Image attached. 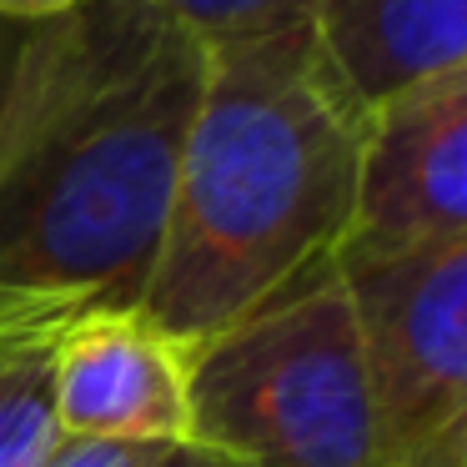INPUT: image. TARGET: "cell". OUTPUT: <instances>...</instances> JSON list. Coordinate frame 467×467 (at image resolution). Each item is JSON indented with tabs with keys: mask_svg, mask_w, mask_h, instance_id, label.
I'll return each mask as SVG.
<instances>
[{
	"mask_svg": "<svg viewBox=\"0 0 467 467\" xmlns=\"http://www.w3.org/2000/svg\"><path fill=\"white\" fill-rule=\"evenodd\" d=\"M202 71L146 0L36 21L0 116V332L141 306Z\"/></svg>",
	"mask_w": 467,
	"mask_h": 467,
	"instance_id": "6da1fadb",
	"label": "cell"
},
{
	"mask_svg": "<svg viewBox=\"0 0 467 467\" xmlns=\"http://www.w3.org/2000/svg\"><path fill=\"white\" fill-rule=\"evenodd\" d=\"M367 111L312 26L206 46L141 312L202 347L342 256Z\"/></svg>",
	"mask_w": 467,
	"mask_h": 467,
	"instance_id": "7a4b0ae2",
	"label": "cell"
},
{
	"mask_svg": "<svg viewBox=\"0 0 467 467\" xmlns=\"http://www.w3.org/2000/svg\"><path fill=\"white\" fill-rule=\"evenodd\" d=\"M192 442L246 467H382L337 262L192 347Z\"/></svg>",
	"mask_w": 467,
	"mask_h": 467,
	"instance_id": "3957f363",
	"label": "cell"
},
{
	"mask_svg": "<svg viewBox=\"0 0 467 467\" xmlns=\"http://www.w3.org/2000/svg\"><path fill=\"white\" fill-rule=\"evenodd\" d=\"M382 467H467V242L337 256Z\"/></svg>",
	"mask_w": 467,
	"mask_h": 467,
	"instance_id": "277c9868",
	"label": "cell"
},
{
	"mask_svg": "<svg viewBox=\"0 0 467 467\" xmlns=\"http://www.w3.org/2000/svg\"><path fill=\"white\" fill-rule=\"evenodd\" d=\"M437 242H467V71L367 111L342 256H392Z\"/></svg>",
	"mask_w": 467,
	"mask_h": 467,
	"instance_id": "5b68a950",
	"label": "cell"
},
{
	"mask_svg": "<svg viewBox=\"0 0 467 467\" xmlns=\"http://www.w3.org/2000/svg\"><path fill=\"white\" fill-rule=\"evenodd\" d=\"M56 422L76 442H186L192 347L161 332L141 306L71 322L56 342Z\"/></svg>",
	"mask_w": 467,
	"mask_h": 467,
	"instance_id": "8992f818",
	"label": "cell"
},
{
	"mask_svg": "<svg viewBox=\"0 0 467 467\" xmlns=\"http://www.w3.org/2000/svg\"><path fill=\"white\" fill-rule=\"evenodd\" d=\"M312 31L362 111L467 71V0H327Z\"/></svg>",
	"mask_w": 467,
	"mask_h": 467,
	"instance_id": "52a82bcc",
	"label": "cell"
},
{
	"mask_svg": "<svg viewBox=\"0 0 467 467\" xmlns=\"http://www.w3.org/2000/svg\"><path fill=\"white\" fill-rule=\"evenodd\" d=\"M66 327L0 332V467H46L66 442L56 422V342Z\"/></svg>",
	"mask_w": 467,
	"mask_h": 467,
	"instance_id": "ba28073f",
	"label": "cell"
},
{
	"mask_svg": "<svg viewBox=\"0 0 467 467\" xmlns=\"http://www.w3.org/2000/svg\"><path fill=\"white\" fill-rule=\"evenodd\" d=\"M146 5L171 16L202 46H222V41L286 31V26H312L327 0H146Z\"/></svg>",
	"mask_w": 467,
	"mask_h": 467,
	"instance_id": "9c48e42d",
	"label": "cell"
},
{
	"mask_svg": "<svg viewBox=\"0 0 467 467\" xmlns=\"http://www.w3.org/2000/svg\"><path fill=\"white\" fill-rule=\"evenodd\" d=\"M161 447H136V442H76L66 437L46 467H151Z\"/></svg>",
	"mask_w": 467,
	"mask_h": 467,
	"instance_id": "30bf717a",
	"label": "cell"
},
{
	"mask_svg": "<svg viewBox=\"0 0 467 467\" xmlns=\"http://www.w3.org/2000/svg\"><path fill=\"white\" fill-rule=\"evenodd\" d=\"M31 21H5L0 16V116L11 106V91H16V76H21V61H26V46H31Z\"/></svg>",
	"mask_w": 467,
	"mask_h": 467,
	"instance_id": "8fae6325",
	"label": "cell"
},
{
	"mask_svg": "<svg viewBox=\"0 0 467 467\" xmlns=\"http://www.w3.org/2000/svg\"><path fill=\"white\" fill-rule=\"evenodd\" d=\"M151 467H246V462H236L232 452H222V447H206V442H192V437H186V442L161 447Z\"/></svg>",
	"mask_w": 467,
	"mask_h": 467,
	"instance_id": "7c38bea8",
	"label": "cell"
},
{
	"mask_svg": "<svg viewBox=\"0 0 467 467\" xmlns=\"http://www.w3.org/2000/svg\"><path fill=\"white\" fill-rule=\"evenodd\" d=\"M86 0H0V16L5 21H56V16H71L81 11Z\"/></svg>",
	"mask_w": 467,
	"mask_h": 467,
	"instance_id": "4fadbf2b",
	"label": "cell"
}]
</instances>
